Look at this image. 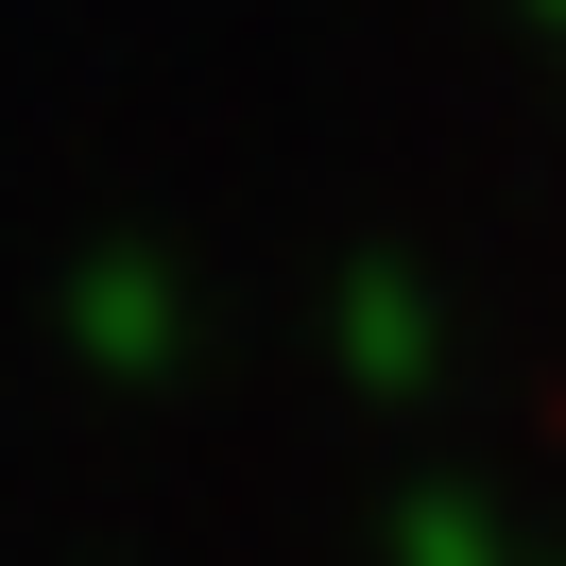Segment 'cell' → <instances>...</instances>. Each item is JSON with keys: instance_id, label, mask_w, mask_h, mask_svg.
Listing matches in <instances>:
<instances>
[{"instance_id": "1", "label": "cell", "mask_w": 566, "mask_h": 566, "mask_svg": "<svg viewBox=\"0 0 566 566\" xmlns=\"http://www.w3.org/2000/svg\"><path fill=\"white\" fill-rule=\"evenodd\" d=\"M70 344L104 360V378H172V275H155V258H86L70 275Z\"/></svg>"}, {"instance_id": "2", "label": "cell", "mask_w": 566, "mask_h": 566, "mask_svg": "<svg viewBox=\"0 0 566 566\" xmlns=\"http://www.w3.org/2000/svg\"><path fill=\"white\" fill-rule=\"evenodd\" d=\"M344 360H360V378H429V310H412L395 275H360V292H344Z\"/></svg>"}, {"instance_id": "3", "label": "cell", "mask_w": 566, "mask_h": 566, "mask_svg": "<svg viewBox=\"0 0 566 566\" xmlns=\"http://www.w3.org/2000/svg\"><path fill=\"white\" fill-rule=\"evenodd\" d=\"M395 549H412V566H497V532L463 515V497H412V532H395Z\"/></svg>"}, {"instance_id": "4", "label": "cell", "mask_w": 566, "mask_h": 566, "mask_svg": "<svg viewBox=\"0 0 566 566\" xmlns=\"http://www.w3.org/2000/svg\"><path fill=\"white\" fill-rule=\"evenodd\" d=\"M549 18H566V0H549Z\"/></svg>"}]
</instances>
